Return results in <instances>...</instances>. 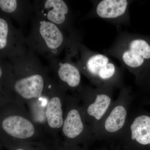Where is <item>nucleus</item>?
<instances>
[{"instance_id":"f257e3e1","label":"nucleus","mask_w":150,"mask_h":150,"mask_svg":"<svg viewBox=\"0 0 150 150\" xmlns=\"http://www.w3.org/2000/svg\"><path fill=\"white\" fill-rule=\"evenodd\" d=\"M72 61L94 86L121 89L125 86L123 69L107 55L91 51L81 42Z\"/></svg>"},{"instance_id":"f03ea898","label":"nucleus","mask_w":150,"mask_h":150,"mask_svg":"<svg viewBox=\"0 0 150 150\" xmlns=\"http://www.w3.org/2000/svg\"><path fill=\"white\" fill-rule=\"evenodd\" d=\"M105 54L118 60L137 78L150 64V36L120 32Z\"/></svg>"},{"instance_id":"7ed1b4c3","label":"nucleus","mask_w":150,"mask_h":150,"mask_svg":"<svg viewBox=\"0 0 150 150\" xmlns=\"http://www.w3.org/2000/svg\"><path fill=\"white\" fill-rule=\"evenodd\" d=\"M30 21V31L25 37L27 48L47 60L58 57L68 46L70 34L54 23L34 15Z\"/></svg>"},{"instance_id":"20e7f679","label":"nucleus","mask_w":150,"mask_h":150,"mask_svg":"<svg viewBox=\"0 0 150 150\" xmlns=\"http://www.w3.org/2000/svg\"><path fill=\"white\" fill-rule=\"evenodd\" d=\"M132 100L130 88L125 86L120 89L118 97L94 131L95 141H116L127 123Z\"/></svg>"},{"instance_id":"39448f33","label":"nucleus","mask_w":150,"mask_h":150,"mask_svg":"<svg viewBox=\"0 0 150 150\" xmlns=\"http://www.w3.org/2000/svg\"><path fill=\"white\" fill-rule=\"evenodd\" d=\"M121 150L150 148V113L140 110L129 114L125 128L116 141Z\"/></svg>"},{"instance_id":"423d86ee","label":"nucleus","mask_w":150,"mask_h":150,"mask_svg":"<svg viewBox=\"0 0 150 150\" xmlns=\"http://www.w3.org/2000/svg\"><path fill=\"white\" fill-rule=\"evenodd\" d=\"M113 90L111 88L91 86L82 89L84 99L85 116L93 134L113 103Z\"/></svg>"},{"instance_id":"0eeeda50","label":"nucleus","mask_w":150,"mask_h":150,"mask_svg":"<svg viewBox=\"0 0 150 150\" xmlns=\"http://www.w3.org/2000/svg\"><path fill=\"white\" fill-rule=\"evenodd\" d=\"M33 4L35 16L54 23L68 34L76 31L74 16L67 1L35 0Z\"/></svg>"},{"instance_id":"6e6552de","label":"nucleus","mask_w":150,"mask_h":150,"mask_svg":"<svg viewBox=\"0 0 150 150\" xmlns=\"http://www.w3.org/2000/svg\"><path fill=\"white\" fill-rule=\"evenodd\" d=\"M28 61L29 74L16 81L14 88L17 93L23 98H38L44 90V78L40 74L44 70V67L38 56L28 49Z\"/></svg>"},{"instance_id":"1a4fd4ad","label":"nucleus","mask_w":150,"mask_h":150,"mask_svg":"<svg viewBox=\"0 0 150 150\" xmlns=\"http://www.w3.org/2000/svg\"><path fill=\"white\" fill-rule=\"evenodd\" d=\"M128 0H102L94 1V7L87 18L97 17L117 24L130 22Z\"/></svg>"},{"instance_id":"9d476101","label":"nucleus","mask_w":150,"mask_h":150,"mask_svg":"<svg viewBox=\"0 0 150 150\" xmlns=\"http://www.w3.org/2000/svg\"><path fill=\"white\" fill-rule=\"evenodd\" d=\"M80 111L76 108L69 110L63 123V131L65 136L70 139H74L83 136L88 142H94L93 133L89 125H85Z\"/></svg>"},{"instance_id":"9b49d317","label":"nucleus","mask_w":150,"mask_h":150,"mask_svg":"<svg viewBox=\"0 0 150 150\" xmlns=\"http://www.w3.org/2000/svg\"><path fill=\"white\" fill-rule=\"evenodd\" d=\"M49 66L56 70L59 79L67 86L73 89L80 86L81 72L74 62L65 56L61 60L58 57L48 59Z\"/></svg>"},{"instance_id":"f8f14e48","label":"nucleus","mask_w":150,"mask_h":150,"mask_svg":"<svg viewBox=\"0 0 150 150\" xmlns=\"http://www.w3.org/2000/svg\"><path fill=\"white\" fill-rule=\"evenodd\" d=\"M3 129L6 133L15 138L25 139L34 134V127L31 122L21 116H10L3 121Z\"/></svg>"},{"instance_id":"ddd939ff","label":"nucleus","mask_w":150,"mask_h":150,"mask_svg":"<svg viewBox=\"0 0 150 150\" xmlns=\"http://www.w3.org/2000/svg\"><path fill=\"white\" fill-rule=\"evenodd\" d=\"M46 117L49 126L52 128H59L63 126V110L60 98L55 97L51 98L46 110Z\"/></svg>"},{"instance_id":"4468645a","label":"nucleus","mask_w":150,"mask_h":150,"mask_svg":"<svg viewBox=\"0 0 150 150\" xmlns=\"http://www.w3.org/2000/svg\"><path fill=\"white\" fill-rule=\"evenodd\" d=\"M10 28L8 22L0 18V51L6 49L9 42Z\"/></svg>"},{"instance_id":"2eb2a0df","label":"nucleus","mask_w":150,"mask_h":150,"mask_svg":"<svg viewBox=\"0 0 150 150\" xmlns=\"http://www.w3.org/2000/svg\"><path fill=\"white\" fill-rule=\"evenodd\" d=\"M137 86L145 91L150 92V64L136 78Z\"/></svg>"},{"instance_id":"dca6fc26","label":"nucleus","mask_w":150,"mask_h":150,"mask_svg":"<svg viewBox=\"0 0 150 150\" xmlns=\"http://www.w3.org/2000/svg\"><path fill=\"white\" fill-rule=\"evenodd\" d=\"M3 74V70L2 69L1 67V65H0V79L1 77L2 76Z\"/></svg>"},{"instance_id":"f3484780","label":"nucleus","mask_w":150,"mask_h":150,"mask_svg":"<svg viewBox=\"0 0 150 150\" xmlns=\"http://www.w3.org/2000/svg\"><path fill=\"white\" fill-rule=\"evenodd\" d=\"M16 150H24L22 149H16Z\"/></svg>"},{"instance_id":"a211bd4d","label":"nucleus","mask_w":150,"mask_h":150,"mask_svg":"<svg viewBox=\"0 0 150 150\" xmlns=\"http://www.w3.org/2000/svg\"><path fill=\"white\" fill-rule=\"evenodd\" d=\"M108 150V149H102V150Z\"/></svg>"},{"instance_id":"6ab92c4d","label":"nucleus","mask_w":150,"mask_h":150,"mask_svg":"<svg viewBox=\"0 0 150 150\" xmlns=\"http://www.w3.org/2000/svg\"></svg>"}]
</instances>
